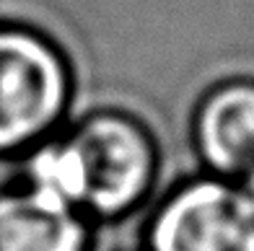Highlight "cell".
Instances as JSON below:
<instances>
[{
  "mask_svg": "<svg viewBox=\"0 0 254 251\" xmlns=\"http://www.w3.org/2000/svg\"><path fill=\"white\" fill-rule=\"evenodd\" d=\"M70 104L63 50L37 29L0 21V158H18L60 132Z\"/></svg>",
  "mask_w": 254,
  "mask_h": 251,
  "instance_id": "cell-1",
  "label": "cell"
},
{
  "mask_svg": "<svg viewBox=\"0 0 254 251\" xmlns=\"http://www.w3.org/2000/svg\"><path fill=\"white\" fill-rule=\"evenodd\" d=\"M63 132L83 158V215L94 223L130 218L158 179V143L151 127L122 109H88L67 119Z\"/></svg>",
  "mask_w": 254,
  "mask_h": 251,
  "instance_id": "cell-2",
  "label": "cell"
},
{
  "mask_svg": "<svg viewBox=\"0 0 254 251\" xmlns=\"http://www.w3.org/2000/svg\"><path fill=\"white\" fill-rule=\"evenodd\" d=\"M143 251H254V202L241 184L192 179L148 215Z\"/></svg>",
  "mask_w": 254,
  "mask_h": 251,
  "instance_id": "cell-3",
  "label": "cell"
},
{
  "mask_svg": "<svg viewBox=\"0 0 254 251\" xmlns=\"http://www.w3.org/2000/svg\"><path fill=\"white\" fill-rule=\"evenodd\" d=\"M194 145L218 179L244 181L254 171V83L213 88L194 114Z\"/></svg>",
  "mask_w": 254,
  "mask_h": 251,
  "instance_id": "cell-4",
  "label": "cell"
},
{
  "mask_svg": "<svg viewBox=\"0 0 254 251\" xmlns=\"http://www.w3.org/2000/svg\"><path fill=\"white\" fill-rule=\"evenodd\" d=\"M94 220L13 181L0 187V251H91Z\"/></svg>",
  "mask_w": 254,
  "mask_h": 251,
  "instance_id": "cell-5",
  "label": "cell"
},
{
  "mask_svg": "<svg viewBox=\"0 0 254 251\" xmlns=\"http://www.w3.org/2000/svg\"><path fill=\"white\" fill-rule=\"evenodd\" d=\"M18 181L57 204L83 212L86 168L78 145L60 130L18 155Z\"/></svg>",
  "mask_w": 254,
  "mask_h": 251,
  "instance_id": "cell-6",
  "label": "cell"
},
{
  "mask_svg": "<svg viewBox=\"0 0 254 251\" xmlns=\"http://www.w3.org/2000/svg\"><path fill=\"white\" fill-rule=\"evenodd\" d=\"M91 251H143V249H135V246H120V249H109L107 244H104V238L96 233V228H94V241H91Z\"/></svg>",
  "mask_w": 254,
  "mask_h": 251,
  "instance_id": "cell-7",
  "label": "cell"
},
{
  "mask_svg": "<svg viewBox=\"0 0 254 251\" xmlns=\"http://www.w3.org/2000/svg\"><path fill=\"white\" fill-rule=\"evenodd\" d=\"M241 187H244V192L249 195V200L254 202V171H252V174H249L244 181H241Z\"/></svg>",
  "mask_w": 254,
  "mask_h": 251,
  "instance_id": "cell-8",
  "label": "cell"
}]
</instances>
